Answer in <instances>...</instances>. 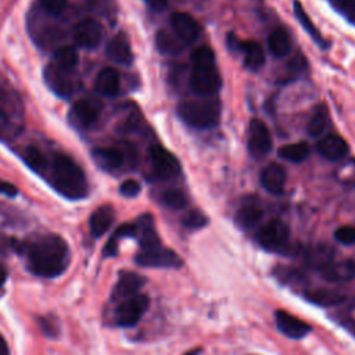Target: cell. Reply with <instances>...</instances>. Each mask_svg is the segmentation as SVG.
Returning a JSON list of instances; mask_svg holds the SVG:
<instances>
[{
  "label": "cell",
  "instance_id": "1",
  "mask_svg": "<svg viewBox=\"0 0 355 355\" xmlns=\"http://www.w3.org/2000/svg\"><path fill=\"white\" fill-rule=\"evenodd\" d=\"M26 257L28 269L40 277H57L69 265V248L58 234H43L31 241H24L22 252Z\"/></svg>",
  "mask_w": 355,
  "mask_h": 355
},
{
  "label": "cell",
  "instance_id": "2",
  "mask_svg": "<svg viewBox=\"0 0 355 355\" xmlns=\"http://www.w3.org/2000/svg\"><path fill=\"white\" fill-rule=\"evenodd\" d=\"M51 183L68 200H80L87 196L89 184L83 169L67 154L57 153L51 162Z\"/></svg>",
  "mask_w": 355,
  "mask_h": 355
},
{
  "label": "cell",
  "instance_id": "3",
  "mask_svg": "<svg viewBox=\"0 0 355 355\" xmlns=\"http://www.w3.org/2000/svg\"><path fill=\"white\" fill-rule=\"evenodd\" d=\"M190 89L198 96H212L222 86V78L215 64L214 51L208 46H198L190 54Z\"/></svg>",
  "mask_w": 355,
  "mask_h": 355
},
{
  "label": "cell",
  "instance_id": "4",
  "mask_svg": "<svg viewBox=\"0 0 355 355\" xmlns=\"http://www.w3.org/2000/svg\"><path fill=\"white\" fill-rule=\"evenodd\" d=\"M178 116L196 129H211L219 123L220 104L214 98L182 101L176 108Z\"/></svg>",
  "mask_w": 355,
  "mask_h": 355
},
{
  "label": "cell",
  "instance_id": "5",
  "mask_svg": "<svg viewBox=\"0 0 355 355\" xmlns=\"http://www.w3.org/2000/svg\"><path fill=\"white\" fill-rule=\"evenodd\" d=\"M24 125V112L19 97L7 90L0 92V139L8 140L17 136Z\"/></svg>",
  "mask_w": 355,
  "mask_h": 355
},
{
  "label": "cell",
  "instance_id": "6",
  "mask_svg": "<svg viewBox=\"0 0 355 355\" xmlns=\"http://www.w3.org/2000/svg\"><path fill=\"white\" fill-rule=\"evenodd\" d=\"M288 239L290 229L283 220L279 219L269 220L257 233V241L262 248L286 255L297 254L300 247H291Z\"/></svg>",
  "mask_w": 355,
  "mask_h": 355
},
{
  "label": "cell",
  "instance_id": "7",
  "mask_svg": "<svg viewBox=\"0 0 355 355\" xmlns=\"http://www.w3.org/2000/svg\"><path fill=\"white\" fill-rule=\"evenodd\" d=\"M148 154H150L154 179L169 180L176 178L180 173L182 168L178 158L162 146H158V144L151 146Z\"/></svg>",
  "mask_w": 355,
  "mask_h": 355
},
{
  "label": "cell",
  "instance_id": "8",
  "mask_svg": "<svg viewBox=\"0 0 355 355\" xmlns=\"http://www.w3.org/2000/svg\"><path fill=\"white\" fill-rule=\"evenodd\" d=\"M148 305H150L148 297L140 293L118 302V306L115 309L116 324L122 327L135 326L146 313Z\"/></svg>",
  "mask_w": 355,
  "mask_h": 355
},
{
  "label": "cell",
  "instance_id": "9",
  "mask_svg": "<svg viewBox=\"0 0 355 355\" xmlns=\"http://www.w3.org/2000/svg\"><path fill=\"white\" fill-rule=\"evenodd\" d=\"M135 262L144 268H173L178 269L183 265L182 258L173 250L164 248L162 245L140 250L136 257Z\"/></svg>",
  "mask_w": 355,
  "mask_h": 355
},
{
  "label": "cell",
  "instance_id": "10",
  "mask_svg": "<svg viewBox=\"0 0 355 355\" xmlns=\"http://www.w3.org/2000/svg\"><path fill=\"white\" fill-rule=\"evenodd\" d=\"M44 82L57 96L68 98L76 90L75 71L65 69L50 62L44 69Z\"/></svg>",
  "mask_w": 355,
  "mask_h": 355
},
{
  "label": "cell",
  "instance_id": "11",
  "mask_svg": "<svg viewBox=\"0 0 355 355\" xmlns=\"http://www.w3.org/2000/svg\"><path fill=\"white\" fill-rule=\"evenodd\" d=\"M92 158L94 164L107 172H114L121 169L126 162L135 161L133 148L125 151L121 147H96L92 151Z\"/></svg>",
  "mask_w": 355,
  "mask_h": 355
},
{
  "label": "cell",
  "instance_id": "12",
  "mask_svg": "<svg viewBox=\"0 0 355 355\" xmlns=\"http://www.w3.org/2000/svg\"><path fill=\"white\" fill-rule=\"evenodd\" d=\"M230 50H237L243 54L245 68L251 71H258L265 64V54L262 46L255 40H239L233 33L227 35L226 40Z\"/></svg>",
  "mask_w": 355,
  "mask_h": 355
},
{
  "label": "cell",
  "instance_id": "13",
  "mask_svg": "<svg viewBox=\"0 0 355 355\" xmlns=\"http://www.w3.org/2000/svg\"><path fill=\"white\" fill-rule=\"evenodd\" d=\"M101 104L93 98H80L69 110V121L79 129L92 128L100 118Z\"/></svg>",
  "mask_w": 355,
  "mask_h": 355
},
{
  "label": "cell",
  "instance_id": "14",
  "mask_svg": "<svg viewBox=\"0 0 355 355\" xmlns=\"http://www.w3.org/2000/svg\"><path fill=\"white\" fill-rule=\"evenodd\" d=\"M272 150L269 128L261 119H251L248 130V151L254 158H263Z\"/></svg>",
  "mask_w": 355,
  "mask_h": 355
},
{
  "label": "cell",
  "instance_id": "15",
  "mask_svg": "<svg viewBox=\"0 0 355 355\" xmlns=\"http://www.w3.org/2000/svg\"><path fill=\"white\" fill-rule=\"evenodd\" d=\"M171 28L175 36L184 44H193L201 35L200 24L187 12H173L171 17Z\"/></svg>",
  "mask_w": 355,
  "mask_h": 355
},
{
  "label": "cell",
  "instance_id": "16",
  "mask_svg": "<svg viewBox=\"0 0 355 355\" xmlns=\"http://www.w3.org/2000/svg\"><path fill=\"white\" fill-rule=\"evenodd\" d=\"M103 39V28L94 18H85L73 29V40L83 49H96Z\"/></svg>",
  "mask_w": 355,
  "mask_h": 355
},
{
  "label": "cell",
  "instance_id": "17",
  "mask_svg": "<svg viewBox=\"0 0 355 355\" xmlns=\"http://www.w3.org/2000/svg\"><path fill=\"white\" fill-rule=\"evenodd\" d=\"M146 279L135 272H122L119 275V279L111 293V301L112 302H121L132 295L139 294L140 288L144 286Z\"/></svg>",
  "mask_w": 355,
  "mask_h": 355
},
{
  "label": "cell",
  "instance_id": "18",
  "mask_svg": "<svg viewBox=\"0 0 355 355\" xmlns=\"http://www.w3.org/2000/svg\"><path fill=\"white\" fill-rule=\"evenodd\" d=\"M105 54L111 61L119 65L128 67V65H132L133 62L132 47L128 36L123 32H119L110 39L105 47Z\"/></svg>",
  "mask_w": 355,
  "mask_h": 355
},
{
  "label": "cell",
  "instance_id": "19",
  "mask_svg": "<svg viewBox=\"0 0 355 355\" xmlns=\"http://www.w3.org/2000/svg\"><path fill=\"white\" fill-rule=\"evenodd\" d=\"M320 276L330 283H345L355 279V261H331L320 270Z\"/></svg>",
  "mask_w": 355,
  "mask_h": 355
},
{
  "label": "cell",
  "instance_id": "20",
  "mask_svg": "<svg viewBox=\"0 0 355 355\" xmlns=\"http://www.w3.org/2000/svg\"><path fill=\"white\" fill-rule=\"evenodd\" d=\"M275 319L277 329L290 338H302L311 331V326L306 322L286 311H276Z\"/></svg>",
  "mask_w": 355,
  "mask_h": 355
},
{
  "label": "cell",
  "instance_id": "21",
  "mask_svg": "<svg viewBox=\"0 0 355 355\" xmlns=\"http://www.w3.org/2000/svg\"><path fill=\"white\" fill-rule=\"evenodd\" d=\"M286 169L280 164H269L261 172V186L270 194L280 196L284 191L286 184Z\"/></svg>",
  "mask_w": 355,
  "mask_h": 355
},
{
  "label": "cell",
  "instance_id": "22",
  "mask_svg": "<svg viewBox=\"0 0 355 355\" xmlns=\"http://www.w3.org/2000/svg\"><path fill=\"white\" fill-rule=\"evenodd\" d=\"M316 150L323 158L329 161H338L348 154V144L341 136L329 133L318 141Z\"/></svg>",
  "mask_w": 355,
  "mask_h": 355
},
{
  "label": "cell",
  "instance_id": "23",
  "mask_svg": "<svg viewBox=\"0 0 355 355\" xmlns=\"http://www.w3.org/2000/svg\"><path fill=\"white\" fill-rule=\"evenodd\" d=\"M135 225H136V239L139 240L140 250H148V248H154V247L161 245L159 237H158L157 230H155L154 219L150 214L141 215L136 220Z\"/></svg>",
  "mask_w": 355,
  "mask_h": 355
},
{
  "label": "cell",
  "instance_id": "24",
  "mask_svg": "<svg viewBox=\"0 0 355 355\" xmlns=\"http://www.w3.org/2000/svg\"><path fill=\"white\" fill-rule=\"evenodd\" d=\"M119 87H121L119 73L114 68L105 67L97 73L94 80V89L98 94L105 97H114L118 94Z\"/></svg>",
  "mask_w": 355,
  "mask_h": 355
},
{
  "label": "cell",
  "instance_id": "25",
  "mask_svg": "<svg viewBox=\"0 0 355 355\" xmlns=\"http://www.w3.org/2000/svg\"><path fill=\"white\" fill-rule=\"evenodd\" d=\"M115 212L111 205H101L98 207L89 219L90 233L93 237H101L114 223Z\"/></svg>",
  "mask_w": 355,
  "mask_h": 355
},
{
  "label": "cell",
  "instance_id": "26",
  "mask_svg": "<svg viewBox=\"0 0 355 355\" xmlns=\"http://www.w3.org/2000/svg\"><path fill=\"white\" fill-rule=\"evenodd\" d=\"M306 301L320 305V306H333L345 300V295L337 290L330 288H313L304 293Z\"/></svg>",
  "mask_w": 355,
  "mask_h": 355
},
{
  "label": "cell",
  "instance_id": "27",
  "mask_svg": "<svg viewBox=\"0 0 355 355\" xmlns=\"http://www.w3.org/2000/svg\"><path fill=\"white\" fill-rule=\"evenodd\" d=\"M268 47L275 57H284L291 50V37L286 28H276L268 39Z\"/></svg>",
  "mask_w": 355,
  "mask_h": 355
},
{
  "label": "cell",
  "instance_id": "28",
  "mask_svg": "<svg viewBox=\"0 0 355 355\" xmlns=\"http://www.w3.org/2000/svg\"><path fill=\"white\" fill-rule=\"evenodd\" d=\"M293 11H294V15L295 18L298 19V22L301 24V26L304 28V31L313 39L315 43H318L322 49H326L329 44L327 42L323 39V36L320 35V32L318 31V28L313 25V22L311 21L309 15L306 14V11L302 8L301 3L298 0H294L293 1Z\"/></svg>",
  "mask_w": 355,
  "mask_h": 355
},
{
  "label": "cell",
  "instance_id": "29",
  "mask_svg": "<svg viewBox=\"0 0 355 355\" xmlns=\"http://www.w3.org/2000/svg\"><path fill=\"white\" fill-rule=\"evenodd\" d=\"M263 216V211L254 204H245L236 212V223L241 229H251L259 223Z\"/></svg>",
  "mask_w": 355,
  "mask_h": 355
},
{
  "label": "cell",
  "instance_id": "30",
  "mask_svg": "<svg viewBox=\"0 0 355 355\" xmlns=\"http://www.w3.org/2000/svg\"><path fill=\"white\" fill-rule=\"evenodd\" d=\"M78 61H79V57H78L76 49L72 46H62L54 51L50 62H53L57 67L65 68V69L76 71Z\"/></svg>",
  "mask_w": 355,
  "mask_h": 355
},
{
  "label": "cell",
  "instance_id": "31",
  "mask_svg": "<svg viewBox=\"0 0 355 355\" xmlns=\"http://www.w3.org/2000/svg\"><path fill=\"white\" fill-rule=\"evenodd\" d=\"M327 123H329V110L324 104H320L311 115L306 125V132L309 136L316 137L324 132V129L327 128Z\"/></svg>",
  "mask_w": 355,
  "mask_h": 355
},
{
  "label": "cell",
  "instance_id": "32",
  "mask_svg": "<svg viewBox=\"0 0 355 355\" xmlns=\"http://www.w3.org/2000/svg\"><path fill=\"white\" fill-rule=\"evenodd\" d=\"M277 155L288 162H302L309 155V146L304 141L282 146Z\"/></svg>",
  "mask_w": 355,
  "mask_h": 355
},
{
  "label": "cell",
  "instance_id": "33",
  "mask_svg": "<svg viewBox=\"0 0 355 355\" xmlns=\"http://www.w3.org/2000/svg\"><path fill=\"white\" fill-rule=\"evenodd\" d=\"M123 237H136V225L135 223H123L114 232V234L110 237L108 243L104 247V255L105 257L116 255L118 243Z\"/></svg>",
  "mask_w": 355,
  "mask_h": 355
},
{
  "label": "cell",
  "instance_id": "34",
  "mask_svg": "<svg viewBox=\"0 0 355 355\" xmlns=\"http://www.w3.org/2000/svg\"><path fill=\"white\" fill-rule=\"evenodd\" d=\"M24 162L36 173H43L47 168V158L35 146H26L22 151Z\"/></svg>",
  "mask_w": 355,
  "mask_h": 355
},
{
  "label": "cell",
  "instance_id": "35",
  "mask_svg": "<svg viewBox=\"0 0 355 355\" xmlns=\"http://www.w3.org/2000/svg\"><path fill=\"white\" fill-rule=\"evenodd\" d=\"M155 44L164 54H178L184 46L176 36H172L166 31H159L155 36Z\"/></svg>",
  "mask_w": 355,
  "mask_h": 355
},
{
  "label": "cell",
  "instance_id": "36",
  "mask_svg": "<svg viewBox=\"0 0 355 355\" xmlns=\"http://www.w3.org/2000/svg\"><path fill=\"white\" fill-rule=\"evenodd\" d=\"M161 202L171 209H183L189 204V198L180 189H168L162 191Z\"/></svg>",
  "mask_w": 355,
  "mask_h": 355
},
{
  "label": "cell",
  "instance_id": "37",
  "mask_svg": "<svg viewBox=\"0 0 355 355\" xmlns=\"http://www.w3.org/2000/svg\"><path fill=\"white\" fill-rule=\"evenodd\" d=\"M306 258L312 266L319 268L320 270L324 265L333 261V252L329 247H316L306 254Z\"/></svg>",
  "mask_w": 355,
  "mask_h": 355
},
{
  "label": "cell",
  "instance_id": "38",
  "mask_svg": "<svg viewBox=\"0 0 355 355\" xmlns=\"http://www.w3.org/2000/svg\"><path fill=\"white\" fill-rule=\"evenodd\" d=\"M182 223L184 227L190 230H197L204 227L208 223V218L201 211L191 209L182 218Z\"/></svg>",
  "mask_w": 355,
  "mask_h": 355
},
{
  "label": "cell",
  "instance_id": "39",
  "mask_svg": "<svg viewBox=\"0 0 355 355\" xmlns=\"http://www.w3.org/2000/svg\"><path fill=\"white\" fill-rule=\"evenodd\" d=\"M331 7L355 25V0H329Z\"/></svg>",
  "mask_w": 355,
  "mask_h": 355
},
{
  "label": "cell",
  "instance_id": "40",
  "mask_svg": "<svg viewBox=\"0 0 355 355\" xmlns=\"http://www.w3.org/2000/svg\"><path fill=\"white\" fill-rule=\"evenodd\" d=\"M306 67V60L301 54H295L287 64V73H288V80L295 79L298 75L302 73V71Z\"/></svg>",
  "mask_w": 355,
  "mask_h": 355
},
{
  "label": "cell",
  "instance_id": "41",
  "mask_svg": "<svg viewBox=\"0 0 355 355\" xmlns=\"http://www.w3.org/2000/svg\"><path fill=\"white\" fill-rule=\"evenodd\" d=\"M334 239L344 244V245H351L355 243V227L349 226V225H344L340 226L336 232H334Z\"/></svg>",
  "mask_w": 355,
  "mask_h": 355
},
{
  "label": "cell",
  "instance_id": "42",
  "mask_svg": "<svg viewBox=\"0 0 355 355\" xmlns=\"http://www.w3.org/2000/svg\"><path fill=\"white\" fill-rule=\"evenodd\" d=\"M22 247H24V241H19L14 237H7L0 233V254H7L8 251L21 254Z\"/></svg>",
  "mask_w": 355,
  "mask_h": 355
},
{
  "label": "cell",
  "instance_id": "43",
  "mask_svg": "<svg viewBox=\"0 0 355 355\" xmlns=\"http://www.w3.org/2000/svg\"><path fill=\"white\" fill-rule=\"evenodd\" d=\"M275 275L283 282V283H294L297 284L298 282L304 280V276L295 270V269H290V268H277L275 270Z\"/></svg>",
  "mask_w": 355,
  "mask_h": 355
},
{
  "label": "cell",
  "instance_id": "44",
  "mask_svg": "<svg viewBox=\"0 0 355 355\" xmlns=\"http://www.w3.org/2000/svg\"><path fill=\"white\" fill-rule=\"evenodd\" d=\"M68 0H40L43 10L51 15H60L65 11Z\"/></svg>",
  "mask_w": 355,
  "mask_h": 355
},
{
  "label": "cell",
  "instance_id": "45",
  "mask_svg": "<svg viewBox=\"0 0 355 355\" xmlns=\"http://www.w3.org/2000/svg\"><path fill=\"white\" fill-rule=\"evenodd\" d=\"M140 190H141V186H140V183H139L137 180H135V179H128V180L122 182V184L119 186V193H121V196L129 197V198L136 197V196L140 193Z\"/></svg>",
  "mask_w": 355,
  "mask_h": 355
},
{
  "label": "cell",
  "instance_id": "46",
  "mask_svg": "<svg viewBox=\"0 0 355 355\" xmlns=\"http://www.w3.org/2000/svg\"><path fill=\"white\" fill-rule=\"evenodd\" d=\"M0 193L7 196V197H15L18 190L12 183L6 182V180H0Z\"/></svg>",
  "mask_w": 355,
  "mask_h": 355
},
{
  "label": "cell",
  "instance_id": "47",
  "mask_svg": "<svg viewBox=\"0 0 355 355\" xmlns=\"http://www.w3.org/2000/svg\"><path fill=\"white\" fill-rule=\"evenodd\" d=\"M148 3V6L153 8V10H157V11H161L166 7L168 4V0H146Z\"/></svg>",
  "mask_w": 355,
  "mask_h": 355
},
{
  "label": "cell",
  "instance_id": "48",
  "mask_svg": "<svg viewBox=\"0 0 355 355\" xmlns=\"http://www.w3.org/2000/svg\"><path fill=\"white\" fill-rule=\"evenodd\" d=\"M0 355H8V345L1 334H0Z\"/></svg>",
  "mask_w": 355,
  "mask_h": 355
},
{
  "label": "cell",
  "instance_id": "49",
  "mask_svg": "<svg viewBox=\"0 0 355 355\" xmlns=\"http://www.w3.org/2000/svg\"><path fill=\"white\" fill-rule=\"evenodd\" d=\"M6 276H7V273H6V269L3 268V265L0 263V286L4 283V280H6Z\"/></svg>",
  "mask_w": 355,
  "mask_h": 355
},
{
  "label": "cell",
  "instance_id": "50",
  "mask_svg": "<svg viewBox=\"0 0 355 355\" xmlns=\"http://www.w3.org/2000/svg\"><path fill=\"white\" fill-rule=\"evenodd\" d=\"M201 352V348H196V349H191L190 352H186L184 355H198Z\"/></svg>",
  "mask_w": 355,
  "mask_h": 355
}]
</instances>
